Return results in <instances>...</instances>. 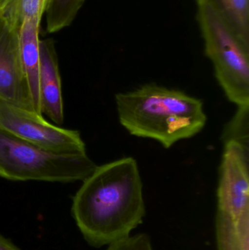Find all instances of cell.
I'll return each mask as SVG.
<instances>
[{
	"instance_id": "5b68a950",
	"label": "cell",
	"mask_w": 249,
	"mask_h": 250,
	"mask_svg": "<svg viewBox=\"0 0 249 250\" xmlns=\"http://www.w3.org/2000/svg\"><path fill=\"white\" fill-rule=\"evenodd\" d=\"M0 127L48 151L66 155L87 154L80 132L51 124L34 111L0 101Z\"/></svg>"
},
{
	"instance_id": "8992f818",
	"label": "cell",
	"mask_w": 249,
	"mask_h": 250,
	"mask_svg": "<svg viewBox=\"0 0 249 250\" xmlns=\"http://www.w3.org/2000/svg\"><path fill=\"white\" fill-rule=\"evenodd\" d=\"M219 169L218 212L232 218L249 213V148L225 143Z\"/></svg>"
},
{
	"instance_id": "ba28073f",
	"label": "cell",
	"mask_w": 249,
	"mask_h": 250,
	"mask_svg": "<svg viewBox=\"0 0 249 250\" xmlns=\"http://www.w3.org/2000/svg\"><path fill=\"white\" fill-rule=\"evenodd\" d=\"M39 96L41 113L55 124L64 123L58 60L51 40L39 41Z\"/></svg>"
},
{
	"instance_id": "9c48e42d",
	"label": "cell",
	"mask_w": 249,
	"mask_h": 250,
	"mask_svg": "<svg viewBox=\"0 0 249 250\" xmlns=\"http://www.w3.org/2000/svg\"><path fill=\"white\" fill-rule=\"evenodd\" d=\"M40 19H25L18 31V42L20 59L27 76L34 110L42 116L39 105V67Z\"/></svg>"
},
{
	"instance_id": "9a60e30c",
	"label": "cell",
	"mask_w": 249,
	"mask_h": 250,
	"mask_svg": "<svg viewBox=\"0 0 249 250\" xmlns=\"http://www.w3.org/2000/svg\"><path fill=\"white\" fill-rule=\"evenodd\" d=\"M108 246L106 250H153L149 236L144 233L130 236Z\"/></svg>"
},
{
	"instance_id": "7c38bea8",
	"label": "cell",
	"mask_w": 249,
	"mask_h": 250,
	"mask_svg": "<svg viewBox=\"0 0 249 250\" xmlns=\"http://www.w3.org/2000/svg\"><path fill=\"white\" fill-rule=\"evenodd\" d=\"M51 0H0V16L4 26L19 31L25 19L42 20Z\"/></svg>"
},
{
	"instance_id": "4fadbf2b",
	"label": "cell",
	"mask_w": 249,
	"mask_h": 250,
	"mask_svg": "<svg viewBox=\"0 0 249 250\" xmlns=\"http://www.w3.org/2000/svg\"><path fill=\"white\" fill-rule=\"evenodd\" d=\"M86 0H51L46 10V30L61 31L72 24Z\"/></svg>"
},
{
	"instance_id": "3957f363",
	"label": "cell",
	"mask_w": 249,
	"mask_h": 250,
	"mask_svg": "<svg viewBox=\"0 0 249 250\" xmlns=\"http://www.w3.org/2000/svg\"><path fill=\"white\" fill-rule=\"evenodd\" d=\"M96 167L87 154L52 152L0 127V177L3 179L16 182H83Z\"/></svg>"
},
{
	"instance_id": "e0dca14e",
	"label": "cell",
	"mask_w": 249,
	"mask_h": 250,
	"mask_svg": "<svg viewBox=\"0 0 249 250\" xmlns=\"http://www.w3.org/2000/svg\"><path fill=\"white\" fill-rule=\"evenodd\" d=\"M4 26V22H3L2 19H1V16H0V35H1V32H2Z\"/></svg>"
},
{
	"instance_id": "6da1fadb",
	"label": "cell",
	"mask_w": 249,
	"mask_h": 250,
	"mask_svg": "<svg viewBox=\"0 0 249 250\" xmlns=\"http://www.w3.org/2000/svg\"><path fill=\"white\" fill-rule=\"evenodd\" d=\"M72 213L86 242L95 248L129 237L146 214L137 161L128 157L96 166L75 195Z\"/></svg>"
},
{
	"instance_id": "52a82bcc",
	"label": "cell",
	"mask_w": 249,
	"mask_h": 250,
	"mask_svg": "<svg viewBox=\"0 0 249 250\" xmlns=\"http://www.w3.org/2000/svg\"><path fill=\"white\" fill-rule=\"evenodd\" d=\"M0 101L35 112L18 32L5 26L0 35Z\"/></svg>"
},
{
	"instance_id": "277c9868",
	"label": "cell",
	"mask_w": 249,
	"mask_h": 250,
	"mask_svg": "<svg viewBox=\"0 0 249 250\" xmlns=\"http://www.w3.org/2000/svg\"><path fill=\"white\" fill-rule=\"evenodd\" d=\"M197 21L215 76L225 95L238 107L249 105V47L211 7L197 6Z\"/></svg>"
},
{
	"instance_id": "2e32d148",
	"label": "cell",
	"mask_w": 249,
	"mask_h": 250,
	"mask_svg": "<svg viewBox=\"0 0 249 250\" xmlns=\"http://www.w3.org/2000/svg\"><path fill=\"white\" fill-rule=\"evenodd\" d=\"M0 250H20L10 240L0 235Z\"/></svg>"
},
{
	"instance_id": "8fae6325",
	"label": "cell",
	"mask_w": 249,
	"mask_h": 250,
	"mask_svg": "<svg viewBox=\"0 0 249 250\" xmlns=\"http://www.w3.org/2000/svg\"><path fill=\"white\" fill-rule=\"evenodd\" d=\"M216 239L219 250H249V213L232 218L217 212Z\"/></svg>"
},
{
	"instance_id": "30bf717a",
	"label": "cell",
	"mask_w": 249,
	"mask_h": 250,
	"mask_svg": "<svg viewBox=\"0 0 249 250\" xmlns=\"http://www.w3.org/2000/svg\"><path fill=\"white\" fill-rule=\"evenodd\" d=\"M211 7L238 39L249 47V0H194Z\"/></svg>"
},
{
	"instance_id": "7a4b0ae2",
	"label": "cell",
	"mask_w": 249,
	"mask_h": 250,
	"mask_svg": "<svg viewBox=\"0 0 249 250\" xmlns=\"http://www.w3.org/2000/svg\"><path fill=\"white\" fill-rule=\"evenodd\" d=\"M115 98L120 124L130 135L154 140L166 148L197 135L207 121L200 100L153 83Z\"/></svg>"
},
{
	"instance_id": "5bb4252c",
	"label": "cell",
	"mask_w": 249,
	"mask_h": 250,
	"mask_svg": "<svg viewBox=\"0 0 249 250\" xmlns=\"http://www.w3.org/2000/svg\"><path fill=\"white\" fill-rule=\"evenodd\" d=\"M236 114L225 126L222 135L224 144L233 141L249 148V105L238 107Z\"/></svg>"
}]
</instances>
